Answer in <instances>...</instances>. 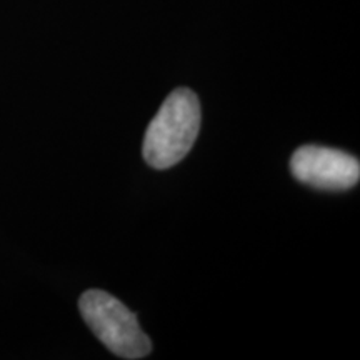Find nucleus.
Here are the masks:
<instances>
[{"mask_svg": "<svg viewBox=\"0 0 360 360\" xmlns=\"http://www.w3.org/2000/svg\"><path fill=\"white\" fill-rule=\"evenodd\" d=\"M199 97L191 89L179 87L162 103L143 137L142 154L150 167L165 170L186 157L200 130Z\"/></svg>", "mask_w": 360, "mask_h": 360, "instance_id": "1", "label": "nucleus"}, {"mask_svg": "<svg viewBox=\"0 0 360 360\" xmlns=\"http://www.w3.org/2000/svg\"><path fill=\"white\" fill-rule=\"evenodd\" d=\"M79 309L97 339L117 357L135 360L150 354L152 342L139 326L137 315L103 290L84 292Z\"/></svg>", "mask_w": 360, "mask_h": 360, "instance_id": "2", "label": "nucleus"}, {"mask_svg": "<svg viewBox=\"0 0 360 360\" xmlns=\"http://www.w3.org/2000/svg\"><path fill=\"white\" fill-rule=\"evenodd\" d=\"M292 175L305 186L322 191H347L357 186L360 162L337 148L304 146L290 159Z\"/></svg>", "mask_w": 360, "mask_h": 360, "instance_id": "3", "label": "nucleus"}]
</instances>
